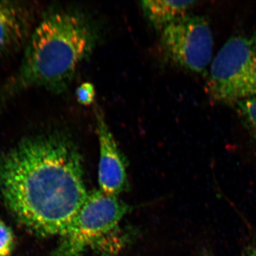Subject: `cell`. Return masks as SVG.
<instances>
[{
    "label": "cell",
    "instance_id": "cell-1",
    "mask_svg": "<svg viewBox=\"0 0 256 256\" xmlns=\"http://www.w3.org/2000/svg\"><path fill=\"white\" fill-rule=\"evenodd\" d=\"M0 194L11 215L34 235H63L88 195L82 156L67 134L24 138L0 154Z\"/></svg>",
    "mask_w": 256,
    "mask_h": 256
},
{
    "label": "cell",
    "instance_id": "cell-2",
    "mask_svg": "<svg viewBox=\"0 0 256 256\" xmlns=\"http://www.w3.org/2000/svg\"><path fill=\"white\" fill-rule=\"evenodd\" d=\"M95 44V32L84 15L48 12L32 32L18 72L0 86V106L28 89L63 92Z\"/></svg>",
    "mask_w": 256,
    "mask_h": 256
},
{
    "label": "cell",
    "instance_id": "cell-3",
    "mask_svg": "<svg viewBox=\"0 0 256 256\" xmlns=\"http://www.w3.org/2000/svg\"><path fill=\"white\" fill-rule=\"evenodd\" d=\"M207 90L223 104L256 98V34L236 35L226 42L212 60Z\"/></svg>",
    "mask_w": 256,
    "mask_h": 256
},
{
    "label": "cell",
    "instance_id": "cell-4",
    "mask_svg": "<svg viewBox=\"0 0 256 256\" xmlns=\"http://www.w3.org/2000/svg\"><path fill=\"white\" fill-rule=\"evenodd\" d=\"M117 196L98 190L86 200L63 235L53 256H80L114 230L127 213Z\"/></svg>",
    "mask_w": 256,
    "mask_h": 256
},
{
    "label": "cell",
    "instance_id": "cell-5",
    "mask_svg": "<svg viewBox=\"0 0 256 256\" xmlns=\"http://www.w3.org/2000/svg\"><path fill=\"white\" fill-rule=\"evenodd\" d=\"M162 46L172 62L188 72L202 74L212 62L214 38L208 22L186 14L162 31Z\"/></svg>",
    "mask_w": 256,
    "mask_h": 256
},
{
    "label": "cell",
    "instance_id": "cell-6",
    "mask_svg": "<svg viewBox=\"0 0 256 256\" xmlns=\"http://www.w3.org/2000/svg\"><path fill=\"white\" fill-rule=\"evenodd\" d=\"M96 116L100 150L99 190L117 196L124 190L127 178L124 158L102 111L96 109Z\"/></svg>",
    "mask_w": 256,
    "mask_h": 256
},
{
    "label": "cell",
    "instance_id": "cell-7",
    "mask_svg": "<svg viewBox=\"0 0 256 256\" xmlns=\"http://www.w3.org/2000/svg\"><path fill=\"white\" fill-rule=\"evenodd\" d=\"M36 24V10L28 2L0 1V55L25 47Z\"/></svg>",
    "mask_w": 256,
    "mask_h": 256
},
{
    "label": "cell",
    "instance_id": "cell-8",
    "mask_svg": "<svg viewBox=\"0 0 256 256\" xmlns=\"http://www.w3.org/2000/svg\"><path fill=\"white\" fill-rule=\"evenodd\" d=\"M194 1H142L141 8L150 22L160 31L188 14Z\"/></svg>",
    "mask_w": 256,
    "mask_h": 256
},
{
    "label": "cell",
    "instance_id": "cell-9",
    "mask_svg": "<svg viewBox=\"0 0 256 256\" xmlns=\"http://www.w3.org/2000/svg\"><path fill=\"white\" fill-rule=\"evenodd\" d=\"M236 108L244 124L256 140V98L238 102Z\"/></svg>",
    "mask_w": 256,
    "mask_h": 256
},
{
    "label": "cell",
    "instance_id": "cell-10",
    "mask_svg": "<svg viewBox=\"0 0 256 256\" xmlns=\"http://www.w3.org/2000/svg\"><path fill=\"white\" fill-rule=\"evenodd\" d=\"M15 248L12 230L0 218V256H12Z\"/></svg>",
    "mask_w": 256,
    "mask_h": 256
},
{
    "label": "cell",
    "instance_id": "cell-11",
    "mask_svg": "<svg viewBox=\"0 0 256 256\" xmlns=\"http://www.w3.org/2000/svg\"><path fill=\"white\" fill-rule=\"evenodd\" d=\"M76 98L79 104L84 106L90 105L95 100V88L90 82H84L76 89Z\"/></svg>",
    "mask_w": 256,
    "mask_h": 256
},
{
    "label": "cell",
    "instance_id": "cell-12",
    "mask_svg": "<svg viewBox=\"0 0 256 256\" xmlns=\"http://www.w3.org/2000/svg\"><path fill=\"white\" fill-rule=\"evenodd\" d=\"M242 256H256V240L250 242L246 248Z\"/></svg>",
    "mask_w": 256,
    "mask_h": 256
},
{
    "label": "cell",
    "instance_id": "cell-13",
    "mask_svg": "<svg viewBox=\"0 0 256 256\" xmlns=\"http://www.w3.org/2000/svg\"><path fill=\"white\" fill-rule=\"evenodd\" d=\"M200 256H215L214 254H212V252H206L204 254H202V255Z\"/></svg>",
    "mask_w": 256,
    "mask_h": 256
}]
</instances>
